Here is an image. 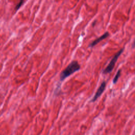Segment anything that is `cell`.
Wrapping results in <instances>:
<instances>
[{"label": "cell", "mask_w": 135, "mask_h": 135, "mask_svg": "<svg viewBox=\"0 0 135 135\" xmlns=\"http://www.w3.org/2000/svg\"><path fill=\"white\" fill-rule=\"evenodd\" d=\"M80 69V65L76 61H72L68 66L64 69L60 75V79L61 81H63L68 76L78 71Z\"/></svg>", "instance_id": "obj_1"}, {"label": "cell", "mask_w": 135, "mask_h": 135, "mask_svg": "<svg viewBox=\"0 0 135 135\" xmlns=\"http://www.w3.org/2000/svg\"><path fill=\"white\" fill-rule=\"evenodd\" d=\"M109 33L108 32H105L103 34H102L101 36H100V37H98L97 38H96L95 40H94L93 41H92L89 45V47H94L95 45H96L97 44H98L99 42H100L101 41H102V40L107 38L109 36Z\"/></svg>", "instance_id": "obj_4"}, {"label": "cell", "mask_w": 135, "mask_h": 135, "mask_svg": "<svg viewBox=\"0 0 135 135\" xmlns=\"http://www.w3.org/2000/svg\"><path fill=\"white\" fill-rule=\"evenodd\" d=\"M95 23H96V21H94V23L92 24V26H94V24H95Z\"/></svg>", "instance_id": "obj_8"}, {"label": "cell", "mask_w": 135, "mask_h": 135, "mask_svg": "<svg viewBox=\"0 0 135 135\" xmlns=\"http://www.w3.org/2000/svg\"><path fill=\"white\" fill-rule=\"evenodd\" d=\"M123 50H124V48H122V49H120L117 53H115L114 54V55L113 56V57L111 60L110 63L108 64L107 66L102 71L103 74H106L112 72L119 57L122 53V52H123Z\"/></svg>", "instance_id": "obj_2"}, {"label": "cell", "mask_w": 135, "mask_h": 135, "mask_svg": "<svg viewBox=\"0 0 135 135\" xmlns=\"http://www.w3.org/2000/svg\"><path fill=\"white\" fill-rule=\"evenodd\" d=\"M132 48L135 47V39L134 40V41H133V43L132 44Z\"/></svg>", "instance_id": "obj_7"}, {"label": "cell", "mask_w": 135, "mask_h": 135, "mask_svg": "<svg viewBox=\"0 0 135 135\" xmlns=\"http://www.w3.org/2000/svg\"><path fill=\"white\" fill-rule=\"evenodd\" d=\"M105 86H106V82H105V81H103L101 83V84H100L99 88L98 89L94 97L92 99L91 102L95 101L101 95V94L103 93V92H104V91L105 89Z\"/></svg>", "instance_id": "obj_3"}, {"label": "cell", "mask_w": 135, "mask_h": 135, "mask_svg": "<svg viewBox=\"0 0 135 135\" xmlns=\"http://www.w3.org/2000/svg\"><path fill=\"white\" fill-rule=\"evenodd\" d=\"M120 75H121V70H118V71L117 72L115 75L114 76V78H113V83L114 84H115V83H116L117 82V81H118L119 78H120Z\"/></svg>", "instance_id": "obj_5"}, {"label": "cell", "mask_w": 135, "mask_h": 135, "mask_svg": "<svg viewBox=\"0 0 135 135\" xmlns=\"http://www.w3.org/2000/svg\"><path fill=\"white\" fill-rule=\"evenodd\" d=\"M23 2H24V0H20V2L17 4V5L15 7V9L16 11H17L21 7V6L23 4Z\"/></svg>", "instance_id": "obj_6"}]
</instances>
